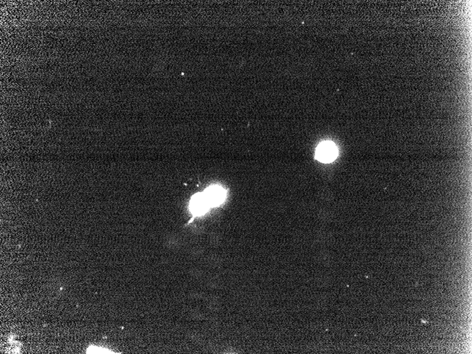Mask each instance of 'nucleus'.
I'll use <instances>...</instances> for the list:
<instances>
[{"label":"nucleus","instance_id":"f03ea898","mask_svg":"<svg viewBox=\"0 0 472 354\" xmlns=\"http://www.w3.org/2000/svg\"><path fill=\"white\" fill-rule=\"evenodd\" d=\"M209 206L210 205L204 195L198 194L192 198L191 209L192 213L195 215H201L204 214L207 211Z\"/></svg>","mask_w":472,"mask_h":354},{"label":"nucleus","instance_id":"7ed1b4c3","mask_svg":"<svg viewBox=\"0 0 472 354\" xmlns=\"http://www.w3.org/2000/svg\"><path fill=\"white\" fill-rule=\"evenodd\" d=\"M204 195H205L209 205L216 206V205H220L223 201L225 192L221 187H218V186H214V187L208 189Z\"/></svg>","mask_w":472,"mask_h":354},{"label":"nucleus","instance_id":"f257e3e1","mask_svg":"<svg viewBox=\"0 0 472 354\" xmlns=\"http://www.w3.org/2000/svg\"><path fill=\"white\" fill-rule=\"evenodd\" d=\"M338 155L337 147L332 142H324L317 147L316 159L323 163L334 161Z\"/></svg>","mask_w":472,"mask_h":354}]
</instances>
